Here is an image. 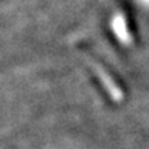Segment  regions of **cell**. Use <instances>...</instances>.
Returning a JSON list of instances; mask_svg holds the SVG:
<instances>
[{"label": "cell", "instance_id": "obj_1", "mask_svg": "<svg viewBox=\"0 0 149 149\" xmlns=\"http://www.w3.org/2000/svg\"><path fill=\"white\" fill-rule=\"evenodd\" d=\"M141 4H143V6H146V7H149V0H138Z\"/></svg>", "mask_w": 149, "mask_h": 149}]
</instances>
